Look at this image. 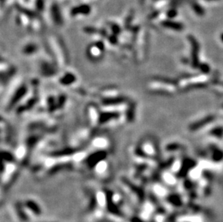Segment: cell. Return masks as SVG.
I'll list each match as a JSON object with an SVG mask.
<instances>
[{
  "mask_svg": "<svg viewBox=\"0 0 223 222\" xmlns=\"http://www.w3.org/2000/svg\"><path fill=\"white\" fill-rule=\"evenodd\" d=\"M46 222H49V221H46ZM51 222H54V221H51Z\"/></svg>",
  "mask_w": 223,
  "mask_h": 222,
  "instance_id": "cell-2",
  "label": "cell"
},
{
  "mask_svg": "<svg viewBox=\"0 0 223 222\" xmlns=\"http://www.w3.org/2000/svg\"><path fill=\"white\" fill-rule=\"evenodd\" d=\"M91 8L88 4H82V5L75 7L71 11L72 15H88L90 12Z\"/></svg>",
  "mask_w": 223,
  "mask_h": 222,
  "instance_id": "cell-1",
  "label": "cell"
}]
</instances>
